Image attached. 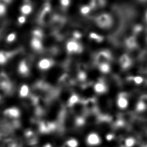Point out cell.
Returning a JSON list of instances; mask_svg holds the SVG:
<instances>
[{
	"instance_id": "83f0119b",
	"label": "cell",
	"mask_w": 147,
	"mask_h": 147,
	"mask_svg": "<svg viewBox=\"0 0 147 147\" xmlns=\"http://www.w3.org/2000/svg\"><path fill=\"white\" fill-rule=\"evenodd\" d=\"M79 78L81 80H83L86 79V74L84 72H81L79 74Z\"/></svg>"
},
{
	"instance_id": "9c48e42d",
	"label": "cell",
	"mask_w": 147,
	"mask_h": 147,
	"mask_svg": "<svg viewBox=\"0 0 147 147\" xmlns=\"http://www.w3.org/2000/svg\"><path fill=\"white\" fill-rule=\"evenodd\" d=\"M117 105L119 108L125 109L128 105V100L124 96L121 94V95H120L118 98Z\"/></svg>"
},
{
	"instance_id": "d6986e66",
	"label": "cell",
	"mask_w": 147,
	"mask_h": 147,
	"mask_svg": "<svg viewBox=\"0 0 147 147\" xmlns=\"http://www.w3.org/2000/svg\"><path fill=\"white\" fill-rule=\"evenodd\" d=\"M147 106L141 100L139 101L137 105V110L138 111H142L145 110L146 109Z\"/></svg>"
},
{
	"instance_id": "ffe728a7",
	"label": "cell",
	"mask_w": 147,
	"mask_h": 147,
	"mask_svg": "<svg viewBox=\"0 0 147 147\" xmlns=\"http://www.w3.org/2000/svg\"><path fill=\"white\" fill-rule=\"evenodd\" d=\"M16 38V33H11L10 34H9L7 37H6V41L7 42H9V43H10V42H13Z\"/></svg>"
},
{
	"instance_id": "4316f807",
	"label": "cell",
	"mask_w": 147,
	"mask_h": 147,
	"mask_svg": "<svg viewBox=\"0 0 147 147\" xmlns=\"http://www.w3.org/2000/svg\"><path fill=\"white\" fill-rule=\"evenodd\" d=\"M26 21V17L25 16H20L18 17V23L19 24H24Z\"/></svg>"
},
{
	"instance_id": "d6a6232c",
	"label": "cell",
	"mask_w": 147,
	"mask_h": 147,
	"mask_svg": "<svg viewBox=\"0 0 147 147\" xmlns=\"http://www.w3.org/2000/svg\"><path fill=\"white\" fill-rule=\"evenodd\" d=\"M61 147H69L65 143H64L63 145V146H61Z\"/></svg>"
},
{
	"instance_id": "5b68a950",
	"label": "cell",
	"mask_w": 147,
	"mask_h": 147,
	"mask_svg": "<svg viewBox=\"0 0 147 147\" xmlns=\"http://www.w3.org/2000/svg\"><path fill=\"white\" fill-rule=\"evenodd\" d=\"M18 71L20 74L23 76H26L29 71L28 63L26 60H22L18 67Z\"/></svg>"
},
{
	"instance_id": "8fae6325",
	"label": "cell",
	"mask_w": 147,
	"mask_h": 147,
	"mask_svg": "<svg viewBox=\"0 0 147 147\" xmlns=\"http://www.w3.org/2000/svg\"><path fill=\"white\" fill-rule=\"evenodd\" d=\"M94 90L98 93H103L106 90L105 84L102 82H98L94 85Z\"/></svg>"
},
{
	"instance_id": "7402d4cb",
	"label": "cell",
	"mask_w": 147,
	"mask_h": 147,
	"mask_svg": "<svg viewBox=\"0 0 147 147\" xmlns=\"http://www.w3.org/2000/svg\"><path fill=\"white\" fill-rule=\"evenodd\" d=\"M90 37L92 39H95V40H96V41H98L99 42L103 40L102 37L98 35L97 34H96L95 33H91L90 34Z\"/></svg>"
},
{
	"instance_id": "5bb4252c",
	"label": "cell",
	"mask_w": 147,
	"mask_h": 147,
	"mask_svg": "<svg viewBox=\"0 0 147 147\" xmlns=\"http://www.w3.org/2000/svg\"><path fill=\"white\" fill-rule=\"evenodd\" d=\"M99 69L103 73H107L110 70V67L107 63H103L100 64Z\"/></svg>"
},
{
	"instance_id": "f1b7e54d",
	"label": "cell",
	"mask_w": 147,
	"mask_h": 147,
	"mask_svg": "<svg viewBox=\"0 0 147 147\" xmlns=\"http://www.w3.org/2000/svg\"><path fill=\"white\" fill-rule=\"evenodd\" d=\"M60 3L61 4L64 6H67L69 3H70V1H68V0H63V1H60Z\"/></svg>"
},
{
	"instance_id": "cb8c5ba5",
	"label": "cell",
	"mask_w": 147,
	"mask_h": 147,
	"mask_svg": "<svg viewBox=\"0 0 147 147\" xmlns=\"http://www.w3.org/2000/svg\"><path fill=\"white\" fill-rule=\"evenodd\" d=\"M6 12V5L3 3L2 1H0V17L3 16Z\"/></svg>"
},
{
	"instance_id": "6da1fadb",
	"label": "cell",
	"mask_w": 147,
	"mask_h": 147,
	"mask_svg": "<svg viewBox=\"0 0 147 147\" xmlns=\"http://www.w3.org/2000/svg\"><path fill=\"white\" fill-rule=\"evenodd\" d=\"M97 22L99 26L100 27H108L111 24V18L109 14L105 13L102 14L98 17L97 19Z\"/></svg>"
},
{
	"instance_id": "277c9868",
	"label": "cell",
	"mask_w": 147,
	"mask_h": 147,
	"mask_svg": "<svg viewBox=\"0 0 147 147\" xmlns=\"http://www.w3.org/2000/svg\"><path fill=\"white\" fill-rule=\"evenodd\" d=\"M67 49L69 52H79L82 49L79 43L75 41L71 40L67 44Z\"/></svg>"
},
{
	"instance_id": "836d02e7",
	"label": "cell",
	"mask_w": 147,
	"mask_h": 147,
	"mask_svg": "<svg viewBox=\"0 0 147 147\" xmlns=\"http://www.w3.org/2000/svg\"><path fill=\"white\" fill-rule=\"evenodd\" d=\"M146 18L147 20V12H146Z\"/></svg>"
},
{
	"instance_id": "9a60e30c",
	"label": "cell",
	"mask_w": 147,
	"mask_h": 147,
	"mask_svg": "<svg viewBox=\"0 0 147 147\" xmlns=\"http://www.w3.org/2000/svg\"><path fill=\"white\" fill-rule=\"evenodd\" d=\"M135 143V140L132 137L127 138L124 142L125 147H132Z\"/></svg>"
},
{
	"instance_id": "1f68e13d",
	"label": "cell",
	"mask_w": 147,
	"mask_h": 147,
	"mask_svg": "<svg viewBox=\"0 0 147 147\" xmlns=\"http://www.w3.org/2000/svg\"><path fill=\"white\" fill-rule=\"evenodd\" d=\"M43 147H52V146H51V145L50 144H47Z\"/></svg>"
},
{
	"instance_id": "2e32d148",
	"label": "cell",
	"mask_w": 147,
	"mask_h": 147,
	"mask_svg": "<svg viewBox=\"0 0 147 147\" xmlns=\"http://www.w3.org/2000/svg\"><path fill=\"white\" fill-rule=\"evenodd\" d=\"M69 147H78V142L74 138H71L65 142Z\"/></svg>"
},
{
	"instance_id": "52a82bcc",
	"label": "cell",
	"mask_w": 147,
	"mask_h": 147,
	"mask_svg": "<svg viewBox=\"0 0 147 147\" xmlns=\"http://www.w3.org/2000/svg\"><path fill=\"white\" fill-rule=\"evenodd\" d=\"M120 64L122 68H128L131 65V60L130 57L127 55H123L120 57Z\"/></svg>"
},
{
	"instance_id": "f546056e",
	"label": "cell",
	"mask_w": 147,
	"mask_h": 147,
	"mask_svg": "<svg viewBox=\"0 0 147 147\" xmlns=\"http://www.w3.org/2000/svg\"><path fill=\"white\" fill-rule=\"evenodd\" d=\"M114 138V135L113 134H108L106 136V138L107 141H111Z\"/></svg>"
},
{
	"instance_id": "7c38bea8",
	"label": "cell",
	"mask_w": 147,
	"mask_h": 147,
	"mask_svg": "<svg viewBox=\"0 0 147 147\" xmlns=\"http://www.w3.org/2000/svg\"><path fill=\"white\" fill-rule=\"evenodd\" d=\"M21 12L24 15L29 14L32 10V7L29 3H25L21 7Z\"/></svg>"
},
{
	"instance_id": "603a6c76",
	"label": "cell",
	"mask_w": 147,
	"mask_h": 147,
	"mask_svg": "<svg viewBox=\"0 0 147 147\" xmlns=\"http://www.w3.org/2000/svg\"><path fill=\"white\" fill-rule=\"evenodd\" d=\"M91 8L89 6H83L80 9V12L82 14H87L90 11Z\"/></svg>"
},
{
	"instance_id": "3957f363",
	"label": "cell",
	"mask_w": 147,
	"mask_h": 147,
	"mask_svg": "<svg viewBox=\"0 0 147 147\" xmlns=\"http://www.w3.org/2000/svg\"><path fill=\"white\" fill-rule=\"evenodd\" d=\"M3 114L9 118L16 119L20 117V111L16 107H11L6 109L3 112Z\"/></svg>"
},
{
	"instance_id": "d4e9b609",
	"label": "cell",
	"mask_w": 147,
	"mask_h": 147,
	"mask_svg": "<svg viewBox=\"0 0 147 147\" xmlns=\"http://www.w3.org/2000/svg\"><path fill=\"white\" fill-rule=\"evenodd\" d=\"M133 79L134 82L137 84H140L142 83V82H143V78L140 76H135L133 78Z\"/></svg>"
},
{
	"instance_id": "4fadbf2b",
	"label": "cell",
	"mask_w": 147,
	"mask_h": 147,
	"mask_svg": "<svg viewBox=\"0 0 147 147\" xmlns=\"http://www.w3.org/2000/svg\"><path fill=\"white\" fill-rule=\"evenodd\" d=\"M29 92V89L26 84H23L21 86L20 90V96L21 98H25L28 96Z\"/></svg>"
},
{
	"instance_id": "ac0fdd59",
	"label": "cell",
	"mask_w": 147,
	"mask_h": 147,
	"mask_svg": "<svg viewBox=\"0 0 147 147\" xmlns=\"http://www.w3.org/2000/svg\"><path fill=\"white\" fill-rule=\"evenodd\" d=\"M79 100V97L77 95L74 94L72 95L69 99V105H73L76 103Z\"/></svg>"
},
{
	"instance_id": "7a4b0ae2",
	"label": "cell",
	"mask_w": 147,
	"mask_h": 147,
	"mask_svg": "<svg viewBox=\"0 0 147 147\" xmlns=\"http://www.w3.org/2000/svg\"><path fill=\"white\" fill-rule=\"evenodd\" d=\"M86 141L88 145L91 146H95L99 145L101 140L100 137L95 133H91L88 135L86 138Z\"/></svg>"
},
{
	"instance_id": "8992f818",
	"label": "cell",
	"mask_w": 147,
	"mask_h": 147,
	"mask_svg": "<svg viewBox=\"0 0 147 147\" xmlns=\"http://www.w3.org/2000/svg\"><path fill=\"white\" fill-rule=\"evenodd\" d=\"M52 65V61L48 59H42L38 63V67L40 69L45 70L49 68Z\"/></svg>"
},
{
	"instance_id": "44dd1931",
	"label": "cell",
	"mask_w": 147,
	"mask_h": 147,
	"mask_svg": "<svg viewBox=\"0 0 147 147\" xmlns=\"http://www.w3.org/2000/svg\"><path fill=\"white\" fill-rule=\"evenodd\" d=\"M33 37L38 38L40 40V38H41L42 36V32L40 30V29H35L33 31Z\"/></svg>"
},
{
	"instance_id": "30bf717a",
	"label": "cell",
	"mask_w": 147,
	"mask_h": 147,
	"mask_svg": "<svg viewBox=\"0 0 147 147\" xmlns=\"http://www.w3.org/2000/svg\"><path fill=\"white\" fill-rule=\"evenodd\" d=\"M10 59V56L7 51H0V64H5Z\"/></svg>"
},
{
	"instance_id": "e0dca14e",
	"label": "cell",
	"mask_w": 147,
	"mask_h": 147,
	"mask_svg": "<svg viewBox=\"0 0 147 147\" xmlns=\"http://www.w3.org/2000/svg\"><path fill=\"white\" fill-rule=\"evenodd\" d=\"M126 44L127 45L128 47L132 48L133 47H134L136 46V40L134 37H130L126 41Z\"/></svg>"
},
{
	"instance_id": "4dcf8cb0",
	"label": "cell",
	"mask_w": 147,
	"mask_h": 147,
	"mask_svg": "<svg viewBox=\"0 0 147 147\" xmlns=\"http://www.w3.org/2000/svg\"><path fill=\"white\" fill-rule=\"evenodd\" d=\"M74 35V37L76 38H79L81 37V34L79 32H75Z\"/></svg>"
},
{
	"instance_id": "484cf974",
	"label": "cell",
	"mask_w": 147,
	"mask_h": 147,
	"mask_svg": "<svg viewBox=\"0 0 147 147\" xmlns=\"http://www.w3.org/2000/svg\"><path fill=\"white\" fill-rule=\"evenodd\" d=\"M84 122L85 121H84V118H81V117H79L76 120V124L78 126H82V125H84Z\"/></svg>"
},
{
	"instance_id": "ba28073f",
	"label": "cell",
	"mask_w": 147,
	"mask_h": 147,
	"mask_svg": "<svg viewBox=\"0 0 147 147\" xmlns=\"http://www.w3.org/2000/svg\"><path fill=\"white\" fill-rule=\"evenodd\" d=\"M31 46L35 51H40L42 49V43L40 39L33 37L31 40Z\"/></svg>"
}]
</instances>
